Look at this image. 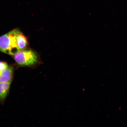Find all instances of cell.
Returning <instances> with one entry per match:
<instances>
[{
  "label": "cell",
  "mask_w": 127,
  "mask_h": 127,
  "mask_svg": "<svg viewBox=\"0 0 127 127\" xmlns=\"http://www.w3.org/2000/svg\"><path fill=\"white\" fill-rule=\"evenodd\" d=\"M17 31L14 29L0 37V51L13 56L20 51L17 41Z\"/></svg>",
  "instance_id": "1"
},
{
  "label": "cell",
  "mask_w": 127,
  "mask_h": 127,
  "mask_svg": "<svg viewBox=\"0 0 127 127\" xmlns=\"http://www.w3.org/2000/svg\"><path fill=\"white\" fill-rule=\"evenodd\" d=\"M13 56L16 62L20 66H31L37 62V54L31 50H21Z\"/></svg>",
  "instance_id": "2"
},
{
  "label": "cell",
  "mask_w": 127,
  "mask_h": 127,
  "mask_svg": "<svg viewBox=\"0 0 127 127\" xmlns=\"http://www.w3.org/2000/svg\"><path fill=\"white\" fill-rule=\"evenodd\" d=\"M14 69L9 67L0 73V82H12Z\"/></svg>",
  "instance_id": "3"
},
{
  "label": "cell",
  "mask_w": 127,
  "mask_h": 127,
  "mask_svg": "<svg viewBox=\"0 0 127 127\" xmlns=\"http://www.w3.org/2000/svg\"><path fill=\"white\" fill-rule=\"evenodd\" d=\"M16 38L17 44L20 50H25L28 45V41L25 36L18 29H17Z\"/></svg>",
  "instance_id": "4"
},
{
  "label": "cell",
  "mask_w": 127,
  "mask_h": 127,
  "mask_svg": "<svg viewBox=\"0 0 127 127\" xmlns=\"http://www.w3.org/2000/svg\"><path fill=\"white\" fill-rule=\"evenodd\" d=\"M12 82H0V99H5L8 93Z\"/></svg>",
  "instance_id": "5"
},
{
  "label": "cell",
  "mask_w": 127,
  "mask_h": 127,
  "mask_svg": "<svg viewBox=\"0 0 127 127\" xmlns=\"http://www.w3.org/2000/svg\"><path fill=\"white\" fill-rule=\"evenodd\" d=\"M9 67L7 64L4 62L0 61V73Z\"/></svg>",
  "instance_id": "6"
}]
</instances>
